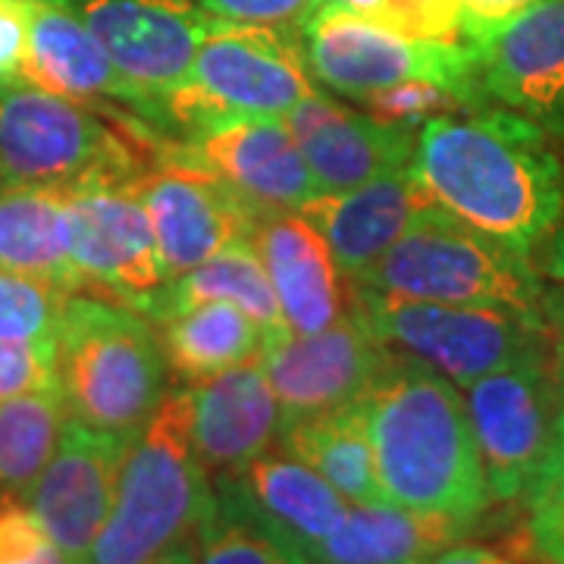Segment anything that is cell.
I'll return each mask as SVG.
<instances>
[{
	"label": "cell",
	"mask_w": 564,
	"mask_h": 564,
	"mask_svg": "<svg viewBox=\"0 0 564 564\" xmlns=\"http://www.w3.org/2000/svg\"><path fill=\"white\" fill-rule=\"evenodd\" d=\"M411 173L448 217L521 254L564 217V166L552 139L505 107L423 122Z\"/></svg>",
	"instance_id": "1"
},
{
	"label": "cell",
	"mask_w": 564,
	"mask_h": 564,
	"mask_svg": "<svg viewBox=\"0 0 564 564\" xmlns=\"http://www.w3.org/2000/svg\"><path fill=\"white\" fill-rule=\"evenodd\" d=\"M389 505L477 524L492 502L462 389L395 355L361 402Z\"/></svg>",
	"instance_id": "2"
},
{
	"label": "cell",
	"mask_w": 564,
	"mask_h": 564,
	"mask_svg": "<svg viewBox=\"0 0 564 564\" xmlns=\"http://www.w3.org/2000/svg\"><path fill=\"white\" fill-rule=\"evenodd\" d=\"M163 135L132 110H91L20 76H0V188L132 185L176 144Z\"/></svg>",
	"instance_id": "3"
},
{
	"label": "cell",
	"mask_w": 564,
	"mask_h": 564,
	"mask_svg": "<svg viewBox=\"0 0 564 564\" xmlns=\"http://www.w3.org/2000/svg\"><path fill=\"white\" fill-rule=\"evenodd\" d=\"M210 505L214 480L192 443L188 389H166L126 445L113 511L82 564H148L195 549Z\"/></svg>",
	"instance_id": "4"
},
{
	"label": "cell",
	"mask_w": 564,
	"mask_h": 564,
	"mask_svg": "<svg viewBox=\"0 0 564 564\" xmlns=\"http://www.w3.org/2000/svg\"><path fill=\"white\" fill-rule=\"evenodd\" d=\"M57 389L69 417L132 440L166 395L161 336L139 311L98 295H69L57 323Z\"/></svg>",
	"instance_id": "5"
},
{
	"label": "cell",
	"mask_w": 564,
	"mask_h": 564,
	"mask_svg": "<svg viewBox=\"0 0 564 564\" xmlns=\"http://www.w3.org/2000/svg\"><path fill=\"white\" fill-rule=\"evenodd\" d=\"M348 282L355 295L402 302L545 311L549 299L527 254L440 207L414 223L367 273Z\"/></svg>",
	"instance_id": "6"
},
{
	"label": "cell",
	"mask_w": 564,
	"mask_h": 564,
	"mask_svg": "<svg viewBox=\"0 0 564 564\" xmlns=\"http://www.w3.org/2000/svg\"><path fill=\"white\" fill-rule=\"evenodd\" d=\"M351 299L377 339L433 367L458 389L514 364L552 361L545 311L367 299L355 292Z\"/></svg>",
	"instance_id": "7"
},
{
	"label": "cell",
	"mask_w": 564,
	"mask_h": 564,
	"mask_svg": "<svg viewBox=\"0 0 564 564\" xmlns=\"http://www.w3.org/2000/svg\"><path fill=\"white\" fill-rule=\"evenodd\" d=\"M317 91L299 32L214 20L188 79L163 98V107L170 129L185 132L210 117H285Z\"/></svg>",
	"instance_id": "8"
},
{
	"label": "cell",
	"mask_w": 564,
	"mask_h": 564,
	"mask_svg": "<svg viewBox=\"0 0 564 564\" xmlns=\"http://www.w3.org/2000/svg\"><path fill=\"white\" fill-rule=\"evenodd\" d=\"M302 47L314 79L358 101L392 85L423 79L455 91L470 110L489 104L470 44L411 39L333 0H323L304 22Z\"/></svg>",
	"instance_id": "9"
},
{
	"label": "cell",
	"mask_w": 564,
	"mask_h": 564,
	"mask_svg": "<svg viewBox=\"0 0 564 564\" xmlns=\"http://www.w3.org/2000/svg\"><path fill=\"white\" fill-rule=\"evenodd\" d=\"M464 402L480 445L492 502H527L552 452L555 421L564 404L552 361L496 370L467 386Z\"/></svg>",
	"instance_id": "10"
},
{
	"label": "cell",
	"mask_w": 564,
	"mask_h": 564,
	"mask_svg": "<svg viewBox=\"0 0 564 564\" xmlns=\"http://www.w3.org/2000/svg\"><path fill=\"white\" fill-rule=\"evenodd\" d=\"M267 380L285 423L358 404L392 364L395 351L377 339L358 307L321 333H280L261 348Z\"/></svg>",
	"instance_id": "11"
},
{
	"label": "cell",
	"mask_w": 564,
	"mask_h": 564,
	"mask_svg": "<svg viewBox=\"0 0 564 564\" xmlns=\"http://www.w3.org/2000/svg\"><path fill=\"white\" fill-rule=\"evenodd\" d=\"M132 192L148 210L166 282L229 245L248 242L261 217L217 173L185 158L180 144L132 182Z\"/></svg>",
	"instance_id": "12"
},
{
	"label": "cell",
	"mask_w": 564,
	"mask_h": 564,
	"mask_svg": "<svg viewBox=\"0 0 564 564\" xmlns=\"http://www.w3.org/2000/svg\"><path fill=\"white\" fill-rule=\"evenodd\" d=\"M69 258L85 289L151 314L166 285L154 229L132 185H95L66 195Z\"/></svg>",
	"instance_id": "13"
},
{
	"label": "cell",
	"mask_w": 564,
	"mask_h": 564,
	"mask_svg": "<svg viewBox=\"0 0 564 564\" xmlns=\"http://www.w3.org/2000/svg\"><path fill=\"white\" fill-rule=\"evenodd\" d=\"M107 57L151 101L188 79L204 35L217 17L192 0H66ZM166 113V107H163Z\"/></svg>",
	"instance_id": "14"
},
{
	"label": "cell",
	"mask_w": 564,
	"mask_h": 564,
	"mask_svg": "<svg viewBox=\"0 0 564 564\" xmlns=\"http://www.w3.org/2000/svg\"><path fill=\"white\" fill-rule=\"evenodd\" d=\"M182 135V154L217 173L258 214L299 210L323 192L282 117H210Z\"/></svg>",
	"instance_id": "15"
},
{
	"label": "cell",
	"mask_w": 564,
	"mask_h": 564,
	"mask_svg": "<svg viewBox=\"0 0 564 564\" xmlns=\"http://www.w3.org/2000/svg\"><path fill=\"white\" fill-rule=\"evenodd\" d=\"M486 101L564 144V0H543L470 44Z\"/></svg>",
	"instance_id": "16"
},
{
	"label": "cell",
	"mask_w": 564,
	"mask_h": 564,
	"mask_svg": "<svg viewBox=\"0 0 564 564\" xmlns=\"http://www.w3.org/2000/svg\"><path fill=\"white\" fill-rule=\"evenodd\" d=\"M126 445V440L69 417L54 458L25 499V508L61 549L66 564L85 562L101 536L117 499Z\"/></svg>",
	"instance_id": "17"
},
{
	"label": "cell",
	"mask_w": 564,
	"mask_h": 564,
	"mask_svg": "<svg viewBox=\"0 0 564 564\" xmlns=\"http://www.w3.org/2000/svg\"><path fill=\"white\" fill-rule=\"evenodd\" d=\"M17 76L35 88L91 107L122 104V110L139 113L161 132L170 129L161 104L122 76L101 41L66 0H29V47Z\"/></svg>",
	"instance_id": "18"
},
{
	"label": "cell",
	"mask_w": 564,
	"mask_h": 564,
	"mask_svg": "<svg viewBox=\"0 0 564 564\" xmlns=\"http://www.w3.org/2000/svg\"><path fill=\"white\" fill-rule=\"evenodd\" d=\"M285 126L323 192H348L408 170L417 151L414 126L383 122L367 110H351L317 91L289 110Z\"/></svg>",
	"instance_id": "19"
},
{
	"label": "cell",
	"mask_w": 564,
	"mask_h": 564,
	"mask_svg": "<svg viewBox=\"0 0 564 564\" xmlns=\"http://www.w3.org/2000/svg\"><path fill=\"white\" fill-rule=\"evenodd\" d=\"M192 443L210 480L242 467L280 443L282 411L261 358L226 367L188 386Z\"/></svg>",
	"instance_id": "20"
},
{
	"label": "cell",
	"mask_w": 564,
	"mask_h": 564,
	"mask_svg": "<svg viewBox=\"0 0 564 564\" xmlns=\"http://www.w3.org/2000/svg\"><path fill=\"white\" fill-rule=\"evenodd\" d=\"M258 251L292 333H321L355 307L351 282L333 258L323 232L302 210H270L254 220Z\"/></svg>",
	"instance_id": "21"
},
{
	"label": "cell",
	"mask_w": 564,
	"mask_h": 564,
	"mask_svg": "<svg viewBox=\"0 0 564 564\" xmlns=\"http://www.w3.org/2000/svg\"><path fill=\"white\" fill-rule=\"evenodd\" d=\"M299 210L321 229L345 280H358L436 204L408 166L348 192H321Z\"/></svg>",
	"instance_id": "22"
},
{
	"label": "cell",
	"mask_w": 564,
	"mask_h": 564,
	"mask_svg": "<svg viewBox=\"0 0 564 564\" xmlns=\"http://www.w3.org/2000/svg\"><path fill=\"white\" fill-rule=\"evenodd\" d=\"M229 480L245 502L263 521L289 536L307 558V552L329 540L348 514V499L323 480L299 458L285 452H263L261 458L242 467L239 474L214 477Z\"/></svg>",
	"instance_id": "23"
},
{
	"label": "cell",
	"mask_w": 564,
	"mask_h": 564,
	"mask_svg": "<svg viewBox=\"0 0 564 564\" xmlns=\"http://www.w3.org/2000/svg\"><path fill=\"white\" fill-rule=\"evenodd\" d=\"M474 527L402 505H348L339 530L307 552L311 564H430Z\"/></svg>",
	"instance_id": "24"
},
{
	"label": "cell",
	"mask_w": 564,
	"mask_h": 564,
	"mask_svg": "<svg viewBox=\"0 0 564 564\" xmlns=\"http://www.w3.org/2000/svg\"><path fill=\"white\" fill-rule=\"evenodd\" d=\"M66 195L54 188H0V267L82 292L69 258Z\"/></svg>",
	"instance_id": "25"
},
{
	"label": "cell",
	"mask_w": 564,
	"mask_h": 564,
	"mask_svg": "<svg viewBox=\"0 0 564 564\" xmlns=\"http://www.w3.org/2000/svg\"><path fill=\"white\" fill-rule=\"evenodd\" d=\"M207 302H223L239 307L248 317L261 323L270 336L292 333L289 323H285V314H282L280 299L273 292V282L267 276V270H263L261 258L251 248V242L229 245V248L217 251L214 258L198 263L195 270L166 282L148 317L161 323L166 317H176L182 311H192V307Z\"/></svg>",
	"instance_id": "26"
},
{
	"label": "cell",
	"mask_w": 564,
	"mask_h": 564,
	"mask_svg": "<svg viewBox=\"0 0 564 564\" xmlns=\"http://www.w3.org/2000/svg\"><path fill=\"white\" fill-rule=\"evenodd\" d=\"M280 445L285 455L317 470L348 502H386L361 404L285 423L280 430Z\"/></svg>",
	"instance_id": "27"
},
{
	"label": "cell",
	"mask_w": 564,
	"mask_h": 564,
	"mask_svg": "<svg viewBox=\"0 0 564 564\" xmlns=\"http://www.w3.org/2000/svg\"><path fill=\"white\" fill-rule=\"evenodd\" d=\"M166 364L182 380L195 383L226 367L261 355L270 333L245 311L223 302H207L158 323Z\"/></svg>",
	"instance_id": "28"
},
{
	"label": "cell",
	"mask_w": 564,
	"mask_h": 564,
	"mask_svg": "<svg viewBox=\"0 0 564 564\" xmlns=\"http://www.w3.org/2000/svg\"><path fill=\"white\" fill-rule=\"evenodd\" d=\"M69 411L61 389L0 402V499L25 505L61 445Z\"/></svg>",
	"instance_id": "29"
},
{
	"label": "cell",
	"mask_w": 564,
	"mask_h": 564,
	"mask_svg": "<svg viewBox=\"0 0 564 564\" xmlns=\"http://www.w3.org/2000/svg\"><path fill=\"white\" fill-rule=\"evenodd\" d=\"M195 564H311L304 552L270 527L229 480H214V505L204 521Z\"/></svg>",
	"instance_id": "30"
},
{
	"label": "cell",
	"mask_w": 564,
	"mask_h": 564,
	"mask_svg": "<svg viewBox=\"0 0 564 564\" xmlns=\"http://www.w3.org/2000/svg\"><path fill=\"white\" fill-rule=\"evenodd\" d=\"M69 295L76 292H66L57 282L0 267V336L54 339Z\"/></svg>",
	"instance_id": "31"
},
{
	"label": "cell",
	"mask_w": 564,
	"mask_h": 564,
	"mask_svg": "<svg viewBox=\"0 0 564 564\" xmlns=\"http://www.w3.org/2000/svg\"><path fill=\"white\" fill-rule=\"evenodd\" d=\"M364 107L370 117L383 122H399V126H414L421 129L423 122L433 120V117H445V113H462V110H470L467 104L448 91L436 82H423L411 79L402 82V85H392L386 91H377L370 98H364ZM477 110V107H474Z\"/></svg>",
	"instance_id": "32"
},
{
	"label": "cell",
	"mask_w": 564,
	"mask_h": 564,
	"mask_svg": "<svg viewBox=\"0 0 564 564\" xmlns=\"http://www.w3.org/2000/svg\"><path fill=\"white\" fill-rule=\"evenodd\" d=\"M44 389H57V343L0 336V402Z\"/></svg>",
	"instance_id": "33"
},
{
	"label": "cell",
	"mask_w": 564,
	"mask_h": 564,
	"mask_svg": "<svg viewBox=\"0 0 564 564\" xmlns=\"http://www.w3.org/2000/svg\"><path fill=\"white\" fill-rule=\"evenodd\" d=\"M370 20L383 22L411 39L467 44L462 0H383L380 13Z\"/></svg>",
	"instance_id": "34"
},
{
	"label": "cell",
	"mask_w": 564,
	"mask_h": 564,
	"mask_svg": "<svg viewBox=\"0 0 564 564\" xmlns=\"http://www.w3.org/2000/svg\"><path fill=\"white\" fill-rule=\"evenodd\" d=\"M0 564H66L35 514L20 502L0 505Z\"/></svg>",
	"instance_id": "35"
},
{
	"label": "cell",
	"mask_w": 564,
	"mask_h": 564,
	"mask_svg": "<svg viewBox=\"0 0 564 564\" xmlns=\"http://www.w3.org/2000/svg\"><path fill=\"white\" fill-rule=\"evenodd\" d=\"M195 3L217 20L273 25L302 35L304 22L317 13L323 0H195Z\"/></svg>",
	"instance_id": "36"
},
{
	"label": "cell",
	"mask_w": 564,
	"mask_h": 564,
	"mask_svg": "<svg viewBox=\"0 0 564 564\" xmlns=\"http://www.w3.org/2000/svg\"><path fill=\"white\" fill-rule=\"evenodd\" d=\"M29 47V0H0V76H17Z\"/></svg>",
	"instance_id": "37"
},
{
	"label": "cell",
	"mask_w": 564,
	"mask_h": 564,
	"mask_svg": "<svg viewBox=\"0 0 564 564\" xmlns=\"http://www.w3.org/2000/svg\"><path fill=\"white\" fill-rule=\"evenodd\" d=\"M536 3H543V0H462L464 41L467 44L480 41L492 29L514 20L518 13H524V10L536 7Z\"/></svg>",
	"instance_id": "38"
},
{
	"label": "cell",
	"mask_w": 564,
	"mask_h": 564,
	"mask_svg": "<svg viewBox=\"0 0 564 564\" xmlns=\"http://www.w3.org/2000/svg\"><path fill=\"white\" fill-rule=\"evenodd\" d=\"M527 536L540 558L549 564H564V502L533 505Z\"/></svg>",
	"instance_id": "39"
},
{
	"label": "cell",
	"mask_w": 564,
	"mask_h": 564,
	"mask_svg": "<svg viewBox=\"0 0 564 564\" xmlns=\"http://www.w3.org/2000/svg\"><path fill=\"white\" fill-rule=\"evenodd\" d=\"M545 502H564V404L555 421V440H552V452L545 458L543 474L533 484L527 505H545Z\"/></svg>",
	"instance_id": "40"
},
{
	"label": "cell",
	"mask_w": 564,
	"mask_h": 564,
	"mask_svg": "<svg viewBox=\"0 0 564 564\" xmlns=\"http://www.w3.org/2000/svg\"><path fill=\"white\" fill-rule=\"evenodd\" d=\"M545 321H549V336H552V373L564 395V295L545 299Z\"/></svg>",
	"instance_id": "41"
},
{
	"label": "cell",
	"mask_w": 564,
	"mask_h": 564,
	"mask_svg": "<svg viewBox=\"0 0 564 564\" xmlns=\"http://www.w3.org/2000/svg\"><path fill=\"white\" fill-rule=\"evenodd\" d=\"M430 564H518L511 562V558H505L502 552H496V549H486V545H464L455 543L443 549L436 558Z\"/></svg>",
	"instance_id": "42"
},
{
	"label": "cell",
	"mask_w": 564,
	"mask_h": 564,
	"mask_svg": "<svg viewBox=\"0 0 564 564\" xmlns=\"http://www.w3.org/2000/svg\"><path fill=\"white\" fill-rule=\"evenodd\" d=\"M333 3H343L348 10H358L364 17H377L380 13V7H383V0H333Z\"/></svg>",
	"instance_id": "43"
},
{
	"label": "cell",
	"mask_w": 564,
	"mask_h": 564,
	"mask_svg": "<svg viewBox=\"0 0 564 564\" xmlns=\"http://www.w3.org/2000/svg\"><path fill=\"white\" fill-rule=\"evenodd\" d=\"M148 564H195V549H176V552L161 555V558H154V562Z\"/></svg>",
	"instance_id": "44"
},
{
	"label": "cell",
	"mask_w": 564,
	"mask_h": 564,
	"mask_svg": "<svg viewBox=\"0 0 564 564\" xmlns=\"http://www.w3.org/2000/svg\"><path fill=\"white\" fill-rule=\"evenodd\" d=\"M0 505H3V499H0Z\"/></svg>",
	"instance_id": "45"
}]
</instances>
